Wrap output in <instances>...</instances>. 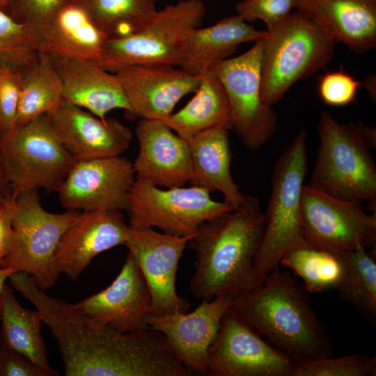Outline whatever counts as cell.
Masks as SVG:
<instances>
[{
  "mask_svg": "<svg viewBox=\"0 0 376 376\" xmlns=\"http://www.w3.org/2000/svg\"><path fill=\"white\" fill-rule=\"evenodd\" d=\"M12 197L0 201V264L7 256L13 240Z\"/></svg>",
  "mask_w": 376,
  "mask_h": 376,
  "instance_id": "40",
  "label": "cell"
},
{
  "mask_svg": "<svg viewBox=\"0 0 376 376\" xmlns=\"http://www.w3.org/2000/svg\"><path fill=\"white\" fill-rule=\"evenodd\" d=\"M11 0H0V10L7 12Z\"/></svg>",
  "mask_w": 376,
  "mask_h": 376,
  "instance_id": "44",
  "label": "cell"
},
{
  "mask_svg": "<svg viewBox=\"0 0 376 376\" xmlns=\"http://www.w3.org/2000/svg\"><path fill=\"white\" fill-rule=\"evenodd\" d=\"M280 265L290 269L299 276L306 291L310 293L335 289L343 273L338 256L312 246L288 251L282 257Z\"/></svg>",
  "mask_w": 376,
  "mask_h": 376,
  "instance_id": "32",
  "label": "cell"
},
{
  "mask_svg": "<svg viewBox=\"0 0 376 376\" xmlns=\"http://www.w3.org/2000/svg\"><path fill=\"white\" fill-rule=\"evenodd\" d=\"M39 52L35 30L0 10V66L22 70Z\"/></svg>",
  "mask_w": 376,
  "mask_h": 376,
  "instance_id": "33",
  "label": "cell"
},
{
  "mask_svg": "<svg viewBox=\"0 0 376 376\" xmlns=\"http://www.w3.org/2000/svg\"><path fill=\"white\" fill-rule=\"evenodd\" d=\"M194 92L185 107L162 122L185 141L209 130L232 129L226 94L211 70L201 77Z\"/></svg>",
  "mask_w": 376,
  "mask_h": 376,
  "instance_id": "27",
  "label": "cell"
},
{
  "mask_svg": "<svg viewBox=\"0 0 376 376\" xmlns=\"http://www.w3.org/2000/svg\"><path fill=\"white\" fill-rule=\"evenodd\" d=\"M206 14L202 0H179L157 10L148 24L125 37L107 39L97 64L116 73L132 65H175L185 35L200 26Z\"/></svg>",
  "mask_w": 376,
  "mask_h": 376,
  "instance_id": "9",
  "label": "cell"
},
{
  "mask_svg": "<svg viewBox=\"0 0 376 376\" xmlns=\"http://www.w3.org/2000/svg\"><path fill=\"white\" fill-rule=\"evenodd\" d=\"M194 235L175 236L152 228L129 226L124 245L135 258L150 290L149 313L164 315L189 309V301L176 292L175 280L180 259Z\"/></svg>",
  "mask_w": 376,
  "mask_h": 376,
  "instance_id": "15",
  "label": "cell"
},
{
  "mask_svg": "<svg viewBox=\"0 0 376 376\" xmlns=\"http://www.w3.org/2000/svg\"><path fill=\"white\" fill-rule=\"evenodd\" d=\"M264 39L265 36L257 40L240 55L219 61L210 69L226 94L232 129L250 150L263 147L277 130V116L261 95Z\"/></svg>",
  "mask_w": 376,
  "mask_h": 376,
  "instance_id": "10",
  "label": "cell"
},
{
  "mask_svg": "<svg viewBox=\"0 0 376 376\" xmlns=\"http://www.w3.org/2000/svg\"><path fill=\"white\" fill-rule=\"evenodd\" d=\"M373 85H375V76H369L367 79L365 81V86L369 93V95L372 100H375V88H373Z\"/></svg>",
  "mask_w": 376,
  "mask_h": 376,
  "instance_id": "43",
  "label": "cell"
},
{
  "mask_svg": "<svg viewBox=\"0 0 376 376\" xmlns=\"http://www.w3.org/2000/svg\"><path fill=\"white\" fill-rule=\"evenodd\" d=\"M135 180L133 163L125 156L78 161L56 191L70 210H127Z\"/></svg>",
  "mask_w": 376,
  "mask_h": 376,
  "instance_id": "14",
  "label": "cell"
},
{
  "mask_svg": "<svg viewBox=\"0 0 376 376\" xmlns=\"http://www.w3.org/2000/svg\"><path fill=\"white\" fill-rule=\"evenodd\" d=\"M230 307L246 323L298 363L333 355V344L302 287L276 268L234 298Z\"/></svg>",
  "mask_w": 376,
  "mask_h": 376,
  "instance_id": "3",
  "label": "cell"
},
{
  "mask_svg": "<svg viewBox=\"0 0 376 376\" xmlns=\"http://www.w3.org/2000/svg\"><path fill=\"white\" fill-rule=\"evenodd\" d=\"M295 10L357 53L376 46V0H297Z\"/></svg>",
  "mask_w": 376,
  "mask_h": 376,
  "instance_id": "23",
  "label": "cell"
},
{
  "mask_svg": "<svg viewBox=\"0 0 376 376\" xmlns=\"http://www.w3.org/2000/svg\"><path fill=\"white\" fill-rule=\"evenodd\" d=\"M0 162L12 196L40 188L57 190L76 162L46 114L0 138Z\"/></svg>",
  "mask_w": 376,
  "mask_h": 376,
  "instance_id": "8",
  "label": "cell"
},
{
  "mask_svg": "<svg viewBox=\"0 0 376 376\" xmlns=\"http://www.w3.org/2000/svg\"><path fill=\"white\" fill-rule=\"evenodd\" d=\"M120 81L133 114L162 121L176 104L198 87L201 77L175 65H132L114 73Z\"/></svg>",
  "mask_w": 376,
  "mask_h": 376,
  "instance_id": "19",
  "label": "cell"
},
{
  "mask_svg": "<svg viewBox=\"0 0 376 376\" xmlns=\"http://www.w3.org/2000/svg\"><path fill=\"white\" fill-rule=\"evenodd\" d=\"M52 368L35 363L22 354L0 344V376H57Z\"/></svg>",
  "mask_w": 376,
  "mask_h": 376,
  "instance_id": "39",
  "label": "cell"
},
{
  "mask_svg": "<svg viewBox=\"0 0 376 376\" xmlns=\"http://www.w3.org/2000/svg\"><path fill=\"white\" fill-rule=\"evenodd\" d=\"M237 15L221 19L206 27L190 29L180 45L175 66L186 72L202 77L219 61L225 59L240 44L265 36Z\"/></svg>",
  "mask_w": 376,
  "mask_h": 376,
  "instance_id": "24",
  "label": "cell"
},
{
  "mask_svg": "<svg viewBox=\"0 0 376 376\" xmlns=\"http://www.w3.org/2000/svg\"><path fill=\"white\" fill-rule=\"evenodd\" d=\"M11 197V191L6 180L0 162V201Z\"/></svg>",
  "mask_w": 376,
  "mask_h": 376,
  "instance_id": "41",
  "label": "cell"
},
{
  "mask_svg": "<svg viewBox=\"0 0 376 376\" xmlns=\"http://www.w3.org/2000/svg\"><path fill=\"white\" fill-rule=\"evenodd\" d=\"M21 70L0 66V138L16 129Z\"/></svg>",
  "mask_w": 376,
  "mask_h": 376,
  "instance_id": "35",
  "label": "cell"
},
{
  "mask_svg": "<svg viewBox=\"0 0 376 376\" xmlns=\"http://www.w3.org/2000/svg\"><path fill=\"white\" fill-rule=\"evenodd\" d=\"M210 192L193 185L162 189L136 179L127 210L129 226L156 227L175 236L193 235L203 223L233 210L226 201L213 200Z\"/></svg>",
  "mask_w": 376,
  "mask_h": 376,
  "instance_id": "11",
  "label": "cell"
},
{
  "mask_svg": "<svg viewBox=\"0 0 376 376\" xmlns=\"http://www.w3.org/2000/svg\"><path fill=\"white\" fill-rule=\"evenodd\" d=\"M335 42L300 12L267 29L261 60V95L272 106L298 81L324 68Z\"/></svg>",
  "mask_w": 376,
  "mask_h": 376,
  "instance_id": "5",
  "label": "cell"
},
{
  "mask_svg": "<svg viewBox=\"0 0 376 376\" xmlns=\"http://www.w3.org/2000/svg\"><path fill=\"white\" fill-rule=\"evenodd\" d=\"M63 102L61 79L50 56L40 52L21 70L16 127L54 111Z\"/></svg>",
  "mask_w": 376,
  "mask_h": 376,
  "instance_id": "29",
  "label": "cell"
},
{
  "mask_svg": "<svg viewBox=\"0 0 376 376\" xmlns=\"http://www.w3.org/2000/svg\"><path fill=\"white\" fill-rule=\"evenodd\" d=\"M88 13L107 39L118 38L143 28L157 10L151 0H74Z\"/></svg>",
  "mask_w": 376,
  "mask_h": 376,
  "instance_id": "31",
  "label": "cell"
},
{
  "mask_svg": "<svg viewBox=\"0 0 376 376\" xmlns=\"http://www.w3.org/2000/svg\"><path fill=\"white\" fill-rule=\"evenodd\" d=\"M297 364L265 341L230 306L210 347L203 375L294 376Z\"/></svg>",
  "mask_w": 376,
  "mask_h": 376,
  "instance_id": "13",
  "label": "cell"
},
{
  "mask_svg": "<svg viewBox=\"0 0 376 376\" xmlns=\"http://www.w3.org/2000/svg\"><path fill=\"white\" fill-rule=\"evenodd\" d=\"M361 84L343 70L324 74L318 84V93L327 104L342 107L353 102Z\"/></svg>",
  "mask_w": 376,
  "mask_h": 376,
  "instance_id": "37",
  "label": "cell"
},
{
  "mask_svg": "<svg viewBox=\"0 0 376 376\" xmlns=\"http://www.w3.org/2000/svg\"><path fill=\"white\" fill-rule=\"evenodd\" d=\"M343 266L335 288L340 298L354 306L371 322L376 321V263L362 246L338 256Z\"/></svg>",
  "mask_w": 376,
  "mask_h": 376,
  "instance_id": "30",
  "label": "cell"
},
{
  "mask_svg": "<svg viewBox=\"0 0 376 376\" xmlns=\"http://www.w3.org/2000/svg\"><path fill=\"white\" fill-rule=\"evenodd\" d=\"M11 214L12 243L0 266L27 273L44 290L54 285L60 275L55 262L57 249L79 213L47 211L38 190L33 189L12 196Z\"/></svg>",
  "mask_w": 376,
  "mask_h": 376,
  "instance_id": "7",
  "label": "cell"
},
{
  "mask_svg": "<svg viewBox=\"0 0 376 376\" xmlns=\"http://www.w3.org/2000/svg\"><path fill=\"white\" fill-rule=\"evenodd\" d=\"M129 225L119 210L83 211L63 234L57 249V270L76 279L98 254L124 245Z\"/></svg>",
  "mask_w": 376,
  "mask_h": 376,
  "instance_id": "20",
  "label": "cell"
},
{
  "mask_svg": "<svg viewBox=\"0 0 376 376\" xmlns=\"http://www.w3.org/2000/svg\"><path fill=\"white\" fill-rule=\"evenodd\" d=\"M11 287L31 303L54 338L65 376H141L151 345L143 331L122 333L102 324L73 304L47 295L33 276L15 272Z\"/></svg>",
  "mask_w": 376,
  "mask_h": 376,
  "instance_id": "1",
  "label": "cell"
},
{
  "mask_svg": "<svg viewBox=\"0 0 376 376\" xmlns=\"http://www.w3.org/2000/svg\"><path fill=\"white\" fill-rule=\"evenodd\" d=\"M234 297L222 295L203 301L190 313H148L146 324L163 334L182 362L191 371L204 375L210 347L223 316Z\"/></svg>",
  "mask_w": 376,
  "mask_h": 376,
  "instance_id": "16",
  "label": "cell"
},
{
  "mask_svg": "<svg viewBox=\"0 0 376 376\" xmlns=\"http://www.w3.org/2000/svg\"><path fill=\"white\" fill-rule=\"evenodd\" d=\"M151 304L146 281L135 258L128 253L120 272L107 288L73 306L94 321L127 333L148 327L145 317Z\"/></svg>",
  "mask_w": 376,
  "mask_h": 376,
  "instance_id": "17",
  "label": "cell"
},
{
  "mask_svg": "<svg viewBox=\"0 0 376 376\" xmlns=\"http://www.w3.org/2000/svg\"><path fill=\"white\" fill-rule=\"evenodd\" d=\"M15 272L17 271L11 267L0 266V295L5 285L6 284V280L8 279L9 276Z\"/></svg>",
  "mask_w": 376,
  "mask_h": 376,
  "instance_id": "42",
  "label": "cell"
},
{
  "mask_svg": "<svg viewBox=\"0 0 376 376\" xmlns=\"http://www.w3.org/2000/svg\"><path fill=\"white\" fill-rule=\"evenodd\" d=\"M376 358L363 354L332 356L299 363L294 376H373Z\"/></svg>",
  "mask_w": 376,
  "mask_h": 376,
  "instance_id": "34",
  "label": "cell"
},
{
  "mask_svg": "<svg viewBox=\"0 0 376 376\" xmlns=\"http://www.w3.org/2000/svg\"><path fill=\"white\" fill-rule=\"evenodd\" d=\"M264 230L260 201L250 195L237 208L201 224L189 242L196 256L190 282L193 296L236 297L260 284L267 274L253 262Z\"/></svg>",
  "mask_w": 376,
  "mask_h": 376,
  "instance_id": "2",
  "label": "cell"
},
{
  "mask_svg": "<svg viewBox=\"0 0 376 376\" xmlns=\"http://www.w3.org/2000/svg\"><path fill=\"white\" fill-rule=\"evenodd\" d=\"M320 145L308 183L336 198L361 203L376 214V166L370 149L376 146L375 129L342 124L322 112Z\"/></svg>",
  "mask_w": 376,
  "mask_h": 376,
  "instance_id": "4",
  "label": "cell"
},
{
  "mask_svg": "<svg viewBox=\"0 0 376 376\" xmlns=\"http://www.w3.org/2000/svg\"><path fill=\"white\" fill-rule=\"evenodd\" d=\"M307 132L301 130L276 160L272 175V191L265 211V230L254 258L263 274L279 268L288 251L311 246L301 225L302 188L308 173Z\"/></svg>",
  "mask_w": 376,
  "mask_h": 376,
  "instance_id": "6",
  "label": "cell"
},
{
  "mask_svg": "<svg viewBox=\"0 0 376 376\" xmlns=\"http://www.w3.org/2000/svg\"><path fill=\"white\" fill-rule=\"evenodd\" d=\"M301 225L311 246L335 255L359 246L375 247L376 214L361 204L336 198L304 184L301 201Z\"/></svg>",
  "mask_w": 376,
  "mask_h": 376,
  "instance_id": "12",
  "label": "cell"
},
{
  "mask_svg": "<svg viewBox=\"0 0 376 376\" xmlns=\"http://www.w3.org/2000/svg\"><path fill=\"white\" fill-rule=\"evenodd\" d=\"M135 133L139 145L133 163L136 179L166 188L190 182L192 170L187 141L157 120L141 118Z\"/></svg>",
  "mask_w": 376,
  "mask_h": 376,
  "instance_id": "21",
  "label": "cell"
},
{
  "mask_svg": "<svg viewBox=\"0 0 376 376\" xmlns=\"http://www.w3.org/2000/svg\"><path fill=\"white\" fill-rule=\"evenodd\" d=\"M0 344L22 354L40 366L52 368L39 311L24 308L7 283L0 295Z\"/></svg>",
  "mask_w": 376,
  "mask_h": 376,
  "instance_id": "28",
  "label": "cell"
},
{
  "mask_svg": "<svg viewBox=\"0 0 376 376\" xmlns=\"http://www.w3.org/2000/svg\"><path fill=\"white\" fill-rule=\"evenodd\" d=\"M62 81L66 103L81 107L101 119L113 109L133 114L120 81L97 63L79 58L51 57Z\"/></svg>",
  "mask_w": 376,
  "mask_h": 376,
  "instance_id": "22",
  "label": "cell"
},
{
  "mask_svg": "<svg viewBox=\"0 0 376 376\" xmlns=\"http://www.w3.org/2000/svg\"><path fill=\"white\" fill-rule=\"evenodd\" d=\"M46 116L54 133L76 162L121 155L133 139L130 129L118 120L101 119L65 102Z\"/></svg>",
  "mask_w": 376,
  "mask_h": 376,
  "instance_id": "18",
  "label": "cell"
},
{
  "mask_svg": "<svg viewBox=\"0 0 376 376\" xmlns=\"http://www.w3.org/2000/svg\"><path fill=\"white\" fill-rule=\"evenodd\" d=\"M68 0H11L9 14L16 20L38 31Z\"/></svg>",
  "mask_w": 376,
  "mask_h": 376,
  "instance_id": "38",
  "label": "cell"
},
{
  "mask_svg": "<svg viewBox=\"0 0 376 376\" xmlns=\"http://www.w3.org/2000/svg\"><path fill=\"white\" fill-rule=\"evenodd\" d=\"M39 52L51 57L79 58L98 63L106 36L86 10L66 2L38 31Z\"/></svg>",
  "mask_w": 376,
  "mask_h": 376,
  "instance_id": "25",
  "label": "cell"
},
{
  "mask_svg": "<svg viewBox=\"0 0 376 376\" xmlns=\"http://www.w3.org/2000/svg\"><path fill=\"white\" fill-rule=\"evenodd\" d=\"M297 0H240L235 5L238 16L251 22L263 21L269 29L288 17L295 8Z\"/></svg>",
  "mask_w": 376,
  "mask_h": 376,
  "instance_id": "36",
  "label": "cell"
},
{
  "mask_svg": "<svg viewBox=\"0 0 376 376\" xmlns=\"http://www.w3.org/2000/svg\"><path fill=\"white\" fill-rule=\"evenodd\" d=\"M191 163V185L210 191L218 190L233 209L239 207L246 194L240 191L230 173L231 152L228 130L214 128L187 141Z\"/></svg>",
  "mask_w": 376,
  "mask_h": 376,
  "instance_id": "26",
  "label": "cell"
},
{
  "mask_svg": "<svg viewBox=\"0 0 376 376\" xmlns=\"http://www.w3.org/2000/svg\"><path fill=\"white\" fill-rule=\"evenodd\" d=\"M153 2L156 3L158 0H151Z\"/></svg>",
  "mask_w": 376,
  "mask_h": 376,
  "instance_id": "45",
  "label": "cell"
}]
</instances>
